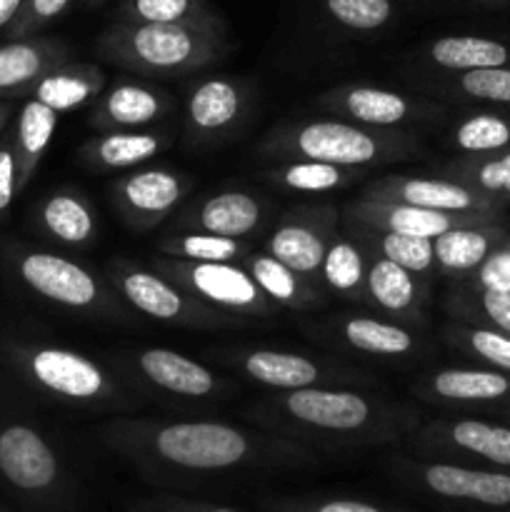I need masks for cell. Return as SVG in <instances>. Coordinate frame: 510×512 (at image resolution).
Segmentation results:
<instances>
[{
	"label": "cell",
	"mask_w": 510,
	"mask_h": 512,
	"mask_svg": "<svg viewBox=\"0 0 510 512\" xmlns=\"http://www.w3.org/2000/svg\"><path fill=\"white\" fill-rule=\"evenodd\" d=\"M98 438L130 463L153 473L225 475L313 460V450L305 445L220 420L115 418L100 425Z\"/></svg>",
	"instance_id": "cell-1"
},
{
	"label": "cell",
	"mask_w": 510,
	"mask_h": 512,
	"mask_svg": "<svg viewBox=\"0 0 510 512\" xmlns=\"http://www.w3.org/2000/svg\"><path fill=\"white\" fill-rule=\"evenodd\" d=\"M255 428L305 448H373L415 435L420 415L413 405L395 403L355 388H310L268 393L248 408Z\"/></svg>",
	"instance_id": "cell-2"
},
{
	"label": "cell",
	"mask_w": 510,
	"mask_h": 512,
	"mask_svg": "<svg viewBox=\"0 0 510 512\" xmlns=\"http://www.w3.org/2000/svg\"><path fill=\"white\" fill-rule=\"evenodd\" d=\"M3 358L25 385L70 408L88 413H128L138 408V385L80 350L48 343H8Z\"/></svg>",
	"instance_id": "cell-3"
},
{
	"label": "cell",
	"mask_w": 510,
	"mask_h": 512,
	"mask_svg": "<svg viewBox=\"0 0 510 512\" xmlns=\"http://www.w3.org/2000/svg\"><path fill=\"white\" fill-rule=\"evenodd\" d=\"M258 153L275 163L315 160L368 170L370 165L398 163L423 153V143L410 130H378L348 120H290L270 130Z\"/></svg>",
	"instance_id": "cell-4"
},
{
	"label": "cell",
	"mask_w": 510,
	"mask_h": 512,
	"mask_svg": "<svg viewBox=\"0 0 510 512\" xmlns=\"http://www.w3.org/2000/svg\"><path fill=\"white\" fill-rule=\"evenodd\" d=\"M223 30L193 25L115 23L98 38L100 58L145 78H180L225 53Z\"/></svg>",
	"instance_id": "cell-5"
},
{
	"label": "cell",
	"mask_w": 510,
	"mask_h": 512,
	"mask_svg": "<svg viewBox=\"0 0 510 512\" xmlns=\"http://www.w3.org/2000/svg\"><path fill=\"white\" fill-rule=\"evenodd\" d=\"M3 258L13 278L28 293L55 308L103 320H125L130 315L128 305L118 298L108 280L78 260L28 245H8Z\"/></svg>",
	"instance_id": "cell-6"
},
{
	"label": "cell",
	"mask_w": 510,
	"mask_h": 512,
	"mask_svg": "<svg viewBox=\"0 0 510 512\" xmlns=\"http://www.w3.org/2000/svg\"><path fill=\"white\" fill-rule=\"evenodd\" d=\"M218 360L240 375L268 388L270 393H293L310 388H368L373 380L358 368L335 363L328 358H313L305 353L275 348H230Z\"/></svg>",
	"instance_id": "cell-7"
},
{
	"label": "cell",
	"mask_w": 510,
	"mask_h": 512,
	"mask_svg": "<svg viewBox=\"0 0 510 512\" xmlns=\"http://www.w3.org/2000/svg\"><path fill=\"white\" fill-rule=\"evenodd\" d=\"M105 280L128 308L155 320V323L180 325V328L193 330L228 328V325L238 323L235 318H228V315L195 300L183 288L170 283L165 275L155 273L153 268L130 263V260L110 263L105 270Z\"/></svg>",
	"instance_id": "cell-8"
},
{
	"label": "cell",
	"mask_w": 510,
	"mask_h": 512,
	"mask_svg": "<svg viewBox=\"0 0 510 512\" xmlns=\"http://www.w3.org/2000/svg\"><path fill=\"white\" fill-rule=\"evenodd\" d=\"M415 448L430 460L510 473V425L495 415H448L415 433Z\"/></svg>",
	"instance_id": "cell-9"
},
{
	"label": "cell",
	"mask_w": 510,
	"mask_h": 512,
	"mask_svg": "<svg viewBox=\"0 0 510 512\" xmlns=\"http://www.w3.org/2000/svg\"><path fill=\"white\" fill-rule=\"evenodd\" d=\"M155 273L183 288L208 308L235 320H265L275 313V305L260 293L255 280L235 263H185L173 258H153Z\"/></svg>",
	"instance_id": "cell-10"
},
{
	"label": "cell",
	"mask_w": 510,
	"mask_h": 512,
	"mask_svg": "<svg viewBox=\"0 0 510 512\" xmlns=\"http://www.w3.org/2000/svg\"><path fill=\"white\" fill-rule=\"evenodd\" d=\"M120 368L130 383L153 393L190 403L223 400L233 393L230 380L218 378L210 368L168 348H138L120 358Z\"/></svg>",
	"instance_id": "cell-11"
},
{
	"label": "cell",
	"mask_w": 510,
	"mask_h": 512,
	"mask_svg": "<svg viewBox=\"0 0 510 512\" xmlns=\"http://www.w3.org/2000/svg\"><path fill=\"white\" fill-rule=\"evenodd\" d=\"M0 480L30 500H50L65 488V465L58 450L35 425L0 423Z\"/></svg>",
	"instance_id": "cell-12"
},
{
	"label": "cell",
	"mask_w": 510,
	"mask_h": 512,
	"mask_svg": "<svg viewBox=\"0 0 510 512\" xmlns=\"http://www.w3.org/2000/svg\"><path fill=\"white\" fill-rule=\"evenodd\" d=\"M318 108L338 120L378 130H405V125L435 123L445 115V108L435 100L410 98L398 90L363 83H345L325 90L318 98Z\"/></svg>",
	"instance_id": "cell-13"
},
{
	"label": "cell",
	"mask_w": 510,
	"mask_h": 512,
	"mask_svg": "<svg viewBox=\"0 0 510 512\" xmlns=\"http://www.w3.org/2000/svg\"><path fill=\"white\" fill-rule=\"evenodd\" d=\"M395 470L410 485L440 500L478 505L488 510H510V473L445 463V460H395Z\"/></svg>",
	"instance_id": "cell-14"
},
{
	"label": "cell",
	"mask_w": 510,
	"mask_h": 512,
	"mask_svg": "<svg viewBox=\"0 0 510 512\" xmlns=\"http://www.w3.org/2000/svg\"><path fill=\"white\" fill-rule=\"evenodd\" d=\"M253 90L228 75H213L188 90L185 98V143L188 148H215L233 138L248 120Z\"/></svg>",
	"instance_id": "cell-15"
},
{
	"label": "cell",
	"mask_w": 510,
	"mask_h": 512,
	"mask_svg": "<svg viewBox=\"0 0 510 512\" xmlns=\"http://www.w3.org/2000/svg\"><path fill=\"white\" fill-rule=\"evenodd\" d=\"M365 200L378 203H400L413 205L423 210H438V213L453 215H493L503 218V203L458 183V180L443 178V175H383L370 180L360 193Z\"/></svg>",
	"instance_id": "cell-16"
},
{
	"label": "cell",
	"mask_w": 510,
	"mask_h": 512,
	"mask_svg": "<svg viewBox=\"0 0 510 512\" xmlns=\"http://www.w3.org/2000/svg\"><path fill=\"white\" fill-rule=\"evenodd\" d=\"M338 220V210L330 203L300 205V208L288 210L270 233L265 253L323 290L320 268H323L330 238L338 230Z\"/></svg>",
	"instance_id": "cell-17"
},
{
	"label": "cell",
	"mask_w": 510,
	"mask_h": 512,
	"mask_svg": "<svg viewBox=\"0 0 510 512\" xmlns=\"http://www.w3.org/2000/svg\"><path fill=\"white\" fill-rule=\"evenodd\" d=\"M190 180L168 168L130 170L110 185V200L128 225L150 230L185 200Z\"/></svg>",
	"instance_id": "cell-18"
},
{
	"label": "cell",
	"mask_w": 510,
	"mask_h": 512,
	"mask_svg": "<svg viewBox=\"0 0 510 512\" xmlns=\"http://www.w3.org/2000/svg\"><path fill=\"white\" fill-rule=\"evenodd\" d=\"M310 333L320 343L338 345L348 353L370 355L378 360H408L423 345L413 328L383 315H338L315 325Z\"/></svg>",
	"instance_id": "cell-19"
},
{
	"label": "cell",
	"mask_w": 510,
	"mask_h": 512,
	"mask_svg": "<svg viewBox=\"0 0 510 512\" xmlns=\"http://www.w3.org/2000/svg\"><path fill=\"white\" fill-rule=\"evenodd\" d=\"M413 395L423 403L445 408H510V375L490 368H440L420 375Z\"/></svg>",
	"instance_id": "cell-20"
},
{
	"label": "cell",
	"mask_w": 510,
	"mask_h": 512,
	"mask_svg": "<svg viewBox=\"0 0 510 512\" xmlns=\"http://www.w3.org/2000/svg\"><path fill=\"white\" fill-rule=\"evenodd\" d=\"M343 220L365 225V228L383 230V233H398L428 240L440 238V235L450 233L455 228H465V225L500 223V218H493V215H453L438 213V210L413 208V205L378 203V200L365 198H358L345 205Z\"/></svg>",
	"instance_id": "cell-21"
},
{
	"label": "cell",
	"mask_w": 510,
	"mask_h": 512,
	"mask_svg": "<svg viewBox=\"0 0 510 512\" xmlns=\"http://www.w3.org/2000/svg\"><path fill=\"white\" fill-rule=\"evenodd\" d=\"M365 305H373L383 318L415 328L425 323V310L430 305V278L410 273L390 260L368 255Z\"/></svg>",
	"instance_id": "cell-22"
},
{
	"label": "cell",
	"mask_w": 510,
	"mask_h": 512,
	"mask_svg": "<svg viewBox=\"0 0 510 512\" xmlns=\"http://www.w3.org/2000/svg\"><path fill=\"white\" fill-rule=\"evenodd\" d=\"M265 208L258 195L248 190H220L190 205L175 220L178 233H208L220 238L245 240L260 228Z\"/></svg>",
	"instance_id": "cell-23"
},
{
	"label": "cell",
	"mask_w": 510,
	"mask_h": 512,
	"mask_svg": "<svg viewBox=\"0 0 510 512\" xmlns=\"http://www.w3.org/2000/svg\"><path fill=\"white\" fill-rule=\"evenodd\" d=\"M173 110V95L153 85L120 80L90 110V125L103 133L110 130H143L165 120Z\"/></svg>",
	"instance_id": "cell-24"
},
{
	"label": "cell",
	"mask_w": 510,
	"mask_h": 512,
	"mask_svg": "<svg viewBox=\"0 0 510 512\" xmlns=\"http://www.w3.org/2000/svg\"><path fill=\"white\" fill-rule=\"evenodd\" d=\"M65 63H70V48L58 38L33 35L0 43V100L30 95L50 70Z\"/></svg>",
	"instance_id": "cell-25"
},
{
	"label": "cell",
	"mask_w": 510,
	"mask_h": 512,
	"mask_svg": "<svg viewBox=\"0 0 510 512\" xmlns=\"http://www.w3.org/2000/svg\"><path fill=\"white\" fill-rule=\"evenodd\" d=\"M508 238L510 230L500 223L465 225V228L450 230L433 240L435 270L455 283H463Z\"/></svg>",
	"instance_id": "cell-26"
},
{
	"label": "cell",
	"mask_w": 510,
	"mask_h": 512,
	"mask_svg": "<svg viewBox=\"0 0 510 512\" xmlns=\"http://www.w3.org/2000/svg\"><path fill=\"white\" fill-rule=\"evenodd\" d=\"M33 220L45 238L68 248H83L98 230L93 205L73 188H60L45 195L35 208Z\"/></svg>",
	"instance_id": "cell-27"
},
{
	"label": "cell",
	"mask_w": 510,
	"mask_h": 512,
	"mask_svg": "<svg viewBox=\"0 0 510 512\" xmlns=\"http://www.w3.org/2000/svg\"><path fill=\"white\" fill-rule=\"evenodd\" d=\"M173 143L168 133L155 130H110L90 138L80 148V160L93 170H128L148 163Z\"/></svg>",
	"instance_id": "cell-28"
},
{
	"label": "cell",
	"mask_w": 510,
	"mask_h": 512,
	"mask_svg": "<svg viewBox=\"0 0 510 512\" xmlns=\"http://www.w3.org/2000/svg\"><path fill=\"white\" fill-rule=\"evenodd\" d=\"M245 273L255 280L260 293L275 305V308H288V310H313L325 303L323 290L318 285L308 283L303 275L290 270L288 265L275 260L265 250L255 253L250 250L240 263Z\"/></svg>",
	"instance_id": "cell-29"
},
{
	"label": "cell",
	"mask_w": 510,
	"mask_h": 512,
	"mask_svg": "<svg viewBox=\"0 0 510 512\" xmlns=\"http://www.w3.org/2000/svg\"><path fill=\"white\" fill-rule=\"evenodd\" d=\"M425 63L445 75L510 68V43L485 35H445L425 48Z\"/></svg>",
	"instance_id": "cell-30"
},
{
	"label": "cell",
	"mask_w": 510,
	"mask_h": 512,
	"mask_svg": "<svg viewBox=\"0 0 510 512\" xmlns=\"http://www.w3.org/2000/svg\"><path fill=\"white\" fill-rule=\"evenodd\" d=\"M105 88V73L98 65L90 63H65L50 70L43 80L33 88L30 98L48 105L55 113H68L80 108L88 100L98 98Z\"/></svg>",
	"instance_id": "cell-31"
},
{
	"label": "cell",
	"mask_w": 510,
	"mask_h": 512,
	"mask_svg": "<svg viewBox=\"0 0 510 512\" xmlns=\"http://www.w3.org/2000/svg\"><path fill=\"white\" fill-rule=\"evenodd\" d=\"M55 128H58V113L50 110L48 105L30 98L20 108L13 140H10L15 155V173H18V195L33 180L35 170H38L40 160H43L50 140H53Z\"/></svg>",
	"instance_id": "cell-32"
},
{
	"label": "cell",
	"mask_w": 510,
	"mask_h": 512,
	"mask_svg": "<svg viewBox=\"0 0 510 512\" xmlns=\"http://www.w3.org/2000/svg\"><path fill=\"white\" fill-rule=\"evenodd\" d=\"M343 228L353 235L355 243H358L368 255L390 260V263L400 265V268L410 270V273L415 275H423V278H430L433 273H438V270H435L433 240L410 238V235L398 233H383V230L365 228V225L350 223V220H343Z\"/></svg>",
	"instance_id": "cell-33"
},
{
	"label": "cell",
	"mask_w": 510,
	"mask_h": 512,
	"mask_svg": "<svg viewBox=\"0 0 510 512\" xmlns=\"http://www.w3.org/2000/svg\"><path fill=\"white\" fill-rule=\"evenodd\" d=\"M365 273L368 253L355 243L348 230H335L320 268V285L338 298L365 303Z\"/></svg>",
	"instance_id": "cell-34"
},
{
	"label": "cell",
	"mask_w": 510,
	"mask_h": 512,
	"mask_svg": "<svg viewBox=\"0 0 510 512\" xmlns=\"http://www.w3.org/2000/svg\"><path fill=\"white\" fill-rule=\"evenodd\" d=\"M265 178L290 193L328 195L358 183L360 178H368V170L315 163V160H290V163H275V168L265 170Z\"/></svg>",
	"instance_id": "cell-35"
},
{
	"label": "cell",
	"mask_w": 510,
	"mask_h": 512,
	"mask_svg": "<svg viewBox=\"0 0 510 512\" xmlns=\"http://www.w3.org/2000/svg\"><path fill=\"white\" fill-rule=\"evenodd\" d=\"M448 143L460 158H480L510 150V108L475 110L450 128Z\"/></svg>",
	"instance_id": "cell-36"
},
{
	"label": "cell",
	"mask_w": 510,
	"mask_h": 512,
	"mask_svg": "<svg viewBox=\"0 0 510 512\" xmlns=\"http://www.w3.org/2000/svg\"><path fill=\"white\" fill-rule=\"evenodd\" d=\"M120 23L130 25H193L223 30L208 0H123Z\"/></svg>",
	"instance_id": "cell-37"
},
{
	"label": "cell",
	"mask_w": 510,
	"mask_h": 512,
	"mask_svg": "<svg viewBox=\"0 0 510 512\" xmlns=\"http://www.w3.org/2000/svg\"><path fill=\"white\" fill-rule=\"evenodd\" d=\"M445 310L453 323L510 335V293H493V290L455 283L445 300Z\"/></svg>",
	"instance_id": "cell-38"
},
{
	"label": "cell",
	"mask_w": 510,
	"mask_h": 512,
	"mask_svg": "<svg viewBox=\"0 0 510 512\" xmlns=\"http://www.w3.org/2000/svg\"><path fill=\"white\" fill-rule=\"evenodd\" d=\"M430 88H433V95H440V98L510 108V68L445 75V80H438Z\"/></svg>",
	"instance_id": "cell-39"
},
{
	"label": "cell",
	"mask_w": 510,
	"mask_h": 512,
	"mask_svg": "<svg viewBox=\"0 0 510 512\" xmlns=\"http://www.w3.org/2000/svg\"><path fill=\"white\" fill-rule=\"evenodd\" d=\"M440 175L458 180L503 205L510 203V150L480 158H455L440 168Z\"/></svg>",
	"instance_id": "cell-40"
},
{
	"label": "cell",
	"mask_w": 510,
	"mask_h": 512,
	"mask_svg": "<svg viewBox=\"0 0 510 512\" xmlns=\"http://www.w3.org/2000/svg\"><path fill=\"white\" fill-rule=\"evenodd\" d=\"M163 258L185 260V263H243L250 248L245 240L220 238L208 233H175L158 243Z\"/></svg>",
	"instance_id": "cell-41"
},
{
	"label": "cell",
	"mask_w": 510,
	"mask_h": 512,
	"mask_svg": "<svg viewBox=\"0 0 510 512\" xmlns=\"http://www.w3.org/2000/svg\"><path fill=\"white\" fill-rule=\"evenodd\" d=\"M443 335L460 353L483 363V368L510 375V335L485 328H473V325L463 323L445 325Z\"/></svg>",
	"instance_id": "cell-42"
},
{
	"label": "cell",
	"mask_w": 510,
	"mask_h": 512,
	"mask_svg": "<svg viewBox=\"0 0 510 512\" xmlns=\"http://www.w3.org/2000/svg\"><path fill=\"white\" fill-rule=\"evenodd\" d=\"M325 10L343 28L373 33L390 23L393 0H325Z\"/></svg>",
	"instance_id": "cell-43"
},
{
	"label": "cell",
	"mask_w": 510,
	"mask_h": 512,
	"mask_svg": "<svg viewBox=\"0 0 510 512\" xmlns=\"http://www.w3.org/2000/svg\"><path fill=\"white\" fill-rule=\"evenodd\" d=\"M68 5H70V0H25V5L20 8V13L15 15V20L10 23V28L5 30V38H10V40L33 38L40 28H45L48 23H53L58 15H63Z\"/></svg>",
	"instance_id": "cell-44"
},
{
	"label": "cell",
	"mask_w": 510,
	"mask_h": 512,
	"mask_svg": "<svg viewBox=\"0 0 510 512\" xmlns=\"http://www.w3.org/2000/svg\"><path fill=\"white\" fill-rule=\"evenodd\" d=\"M465 285H473L478 290H493V293H510V238L500 243L493 253L485 258V263L475 270L470 278L463 280Z\"/></svg>",
	"instance_id": "cell-45"
},
{
	"label": "cell",
	"mask_w": 510,
	"mask_h": 512,
	"mask_svg": "<svg viewBox=\"0 0 510 512\" xmlns=\"http://www.w3.org/2000/svg\"><path fill=\"white\" fill-rule=\"evenodd\" d=\"M270 512H385L380 505L345 498H285L268 503Z\"/></svg>",
	"instance_id": "cell-46"
},
{
	"label": "cell",
	"mask_w": 510,
	"mask_h": 512,
	"mask_svg": "<svg viewBox=\"0 0 510 512\" xmlns=\"http://www.w3.org/2000/svg\"><path fill=\"white\" fill-rule=\"evenodd\" d=\"M18 195V173H15L13 145H0V218L10 210L13 198Z\"/></svg>",
	"instance_id": "cell-47"
},
{
	"label": "cell",
	"mask_w": 510,
	"mask_h": 512,
	"mask_svg": "<svg viewBox=\"0 0 510 512\" xmlns=\"http://www.w3.org/2000/svg\"><path fill=\"white\" fill-rule=\"evenodd\" d=\"M23 5L25 0H0V33L10 28V23H13Z\"/></svg>",
	"instance_id": "cell-48"
},
{
	"label": "cell",
	"mask_w": 510,
	"mask_h": 512,
	"mask_svg": "<svg viewBox=\"0 0 510 512\" xmlns=\"http://www.w3.org/2000/svg\"><path fill=\"white\" fill-rule=\"evenodd\" d=\"M178 505L188 512H238V510L223 508V505H205V503H178Z\"/></svg>",
	"instance_id": "cell-49"
},
{
	"label": "cell",
	"mask_w": 510,
	"mask_h": 512,
	"mask_svg": "<svg viewBox=\"0 0 510 512\" xmlns=\"http://www.w3.org/2000/svg\"><path fill=\"white\" fill-rule=\"evenodd\" d=\"M10 113H13V105H10L8 100H0V133H3V128L8 125Z\"/></svg>",
	"instance_id": "cell-50"
},
{
	"label": "cell",
	"mask_w": 510,
	"mask_h": 512,
	"mask_svg": "<svg viewBox=\"0 0 510 512\" xmlns=\"http://www.w3.org/2000/svg\"><path fill=\"white\" fill-rule=\"evenodd\" d=\"M153 512H188V510L180 508L178 503H173V505H165V508H158V510H153Z\"/></svg>",
	"instance_id": "cell-51"
},
{
	"label": "cell",
	"mask_w": 510,
	"mask_h": 512,
	"mask_svg": "<svg viewBox=\"0 0 510 512\" xmlns=\"http://www.w3.org/2000/svg\"><path fill=\"white\" fill-rule=\"evenodd\" d=\"M490 415H495V418H500L503 423L510 425V408L508 410H498V413H490Z\"/></svg>",
	"instance_id": "cell-52"
},
{
	"label": "cell",
	"mask_w": 510,
	"mask_h": 512,
	"mask_svg": "<svg viewBox=\"0 0 510 512\" xmlns=\"http://www.w3.org/2000/svg\"><path fill=\"white\" fill-rule=\"evenodd\" d=\"M85 5H100V3H105V0H83Z\"/></svg>",
	"instance_id": "cell-53"
},
{
	"label": "cell",
	"mask_w": 510,
	"mask_h": 512,
	"mask_svg": "<svg viewBox=\"0 0 510 512\" xmlns=\"http://www.w3.org/2000/svg\"><path fill=\"white\" fill-rule=\"evenodd\" d=\"M480 3H503V0H480Z\"/></svg>",
	"instance_id": "cell-54"
}]
</instances>
